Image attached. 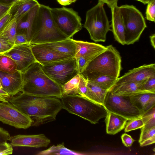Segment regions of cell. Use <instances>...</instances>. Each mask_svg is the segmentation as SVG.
<instances>
[{
	"label": "cell",
	"mask_w": 155,
	"mask_h": 155,
	"mask_svg": "<svg viewBox=\"0 0 155 155\" xmlns=\"http://www.w3.org/2000/svg\"><path fill=\"white\" fill-rule=\"evenodd\" d=\"M17 71L16 63L11 58L5 55H0V71L13 73Z\"/></svg>",
	"instance_id": "obj_29"
},
{
	"label": "cell",
	"mask_w": 155,
	"mask_h": 155,
	"mask_svg": "<svg viewBox=\"0 0 155 155\" xmlns=\"http://www.w3.org/2000/svg\"><path fill=\"white\" fill-rule=\"evenodd\" d=\"M125 127L124 131L129 132L137 129H140L144 125L141 117L128 120Z\"/></svg>",
	"instance_id": "obj_33"
},
{
	"label": "cell",
	"mask_w": 155,
	"mask_h": 155,
	"mask_svg": "<svg viewBox=\"0 0 155 155\" xmlns=\"http://www.w3.org/2000/svg\"><path fill=\"white\" fill-rule=\"evenodd\" d=\"M16 20L11 19L0 34V37L4 38L10 43L15 45L16 34Z\"/></svg>",
	"instance_id": "obj_28"
},
{
	"label": "cell",
	"mask_w": 155,
	"mask_h": 155,
	"mask_svg": "<svg viewBox=\"0 0 155 155\" xmlns=\"http://www.w3.org/2000/svg\"><path fill=\"white\" fill-rule=\"evenodd\" d=\"M155 0L149 2L146 12V18L147 20L155 22Z\"/></svg>",
	"instance_id": "obj_35"
},
{
	"label": "cell",
	"mask_w": 155,
	"mask_h": 155,
	"mask_svg": "<svg viewBox=\"0 0 155 155\" xmlns=\"http://www.w3.org/2000/svg\"><path fill=\"white\" fill-rule=\"evenodd\" d=\"M28 42L25 35L21 34H16L15 38V45H19Z\"/></svg>",
	"instance_id": "obj_39"
},
{
	"label": "cell",
	"mask_w": 155,
	"mask_h": 155,
	"mask_svg": "<svg viewBox=\"0 0 155 155\" xmlns=\"http://www.w3.org/2000/svg\"><path fill=\"white\" fill-rule=\"evenodd\" d=\"M0 82L2 89L12 97L21 92L23 85L22 73L17 71L13 73L0 71Z\"/></svg>",
	"instance_id": "obj_17"
},
{
	"label": "cell",
	"mask_w": 155,
	"mask_h": 155,
	"mask_svg": "<svg viewBox=\"0 0 155 155\" xmlns=\"http://www.w3.org/2000/svg\"><path fill=\"white\" fill-rule=\"evenodd\" d=\"M51 8L40 4L36 27L29 42L31 45L61 41L69 38L56 26Z\"/></svg>",
	"instance_id": "obj_5"
},
{
	"label": "cell",
	"mask_w": 155,
	"mask_h": 155,
	"mask_svg": "<svg viewBox=\"0 0 155 155\" xmlns=\"http://www.w3.org/2000/svg\"><path fill=\"white\" fill-rule=\"evenodd\" d=\"M141 89L146 92L155 93V76L148 78L143 85Z\"/></svg>",
	"instance_id": "obj_34"
},
{
	"label": "cell",
	"mask_w": 155,
	"mask_h": 155,
	"mask_svg": "<svg viewBox=\"0 0 155 155\" xmlns=\"http://www.w3.org/2000/svg\"><path fill=\"white\" fill-rule=\"evenodd\" d=\"M79 152L68 149L63 143L56 145H53L48 149L41 151L37 154L38 155H80Z\"/></svg>",
	"instance_id": "obj_26"
},
{
	"label": "cell",
	"mask_w": 155,
	"mask_h": 155,
	"mask_svg": "<svg viewBox=\"0 0 155 155\" xmlns=\"http://www.w3.org/2000/svg\"><path fill=\"white\" fill-rule=\"evenodd\" d=\"M141 2L144 4H146L148 3L146 0H136Z\"/></svg>",
	"instance_id": "obj_47"
},
{
	"label": "cell",
	"mask_w": 155,
	"mask_h": 155,
	"mask_svg": "<svg viewBox=\"0 0 155 155\" xmlns=\"http://www.w3.org/2000/svg\"><path fill=\"white\" fill-rule=\"evenodd\" d=\"M23 85L21 92L38 96H62L61 87L51 80L36 62L22 73Z\"/></svg>",
	"instance_id": "obj_2"
},
{
	"label": "cell",
	"mask_w": 155,
	"mask_h": 155,
	"mask_svg": "<svg viewBox=\"0 0 155 155\" xmlns=\"http://www.w3.org/2000/svg\"><path fill=\"white\" fill-rule=\"evenodd\" d=\"M17 0H0V4L7 5H12Z\"/></svg>",
	"instance_id": "obj_45"
},
{
	"label": "cell",
	"mask_w": 155,
	"mask_h": 155,
	"mask_svg": "<svg viewBox=\"0 0 155 155\" xmlns=\"http://www.w3.org/2000/svg\"><path fill=\"white\" fill-rule=\"evenodd\" d=\"M8 101L31 118L32 126H38L55 120L58 114L62 109L59 98L22 92L10 97Z\"/></svg>",
	"instance_id": "obj_1"
},
{
	"label": "cell",
	"mask_w": 155,
	"mask_h": 155,
	"mask_svg": "<svg viewBox=\"0 0 155 155\" xmlns=\"http://www.w3.org/2000/svg\"><path fill=\"white\" fill-rule=\"evenodd\" d=\"M130 97L132 104L139 110L141 117L155 107V93H142Z\"/></svg>",
	"instance_id": "obj_20"
},
{
	"label": "cell",
	"mask_w": 155,
	"mask_h": 155,
	"mask_svg": "<svg viewBox=\"0 0 155 155\" xmlns=\"http://www.w3.org/2000/svg\"><path fill=\"white\" fill-rule=\"evenodd\" d=\"M41 66L46 75L61 87L79 74L75 57Z\"/></svg>",
	"instance_id": "obj_9"
},
{
	"label": "cell",
	"mask_w": 155,
	"mask_h": 155,
	"mask_svg": "<svg viewBox=\"0 0 155 155\" xmlns=\"http://www.w3.org/2000/svg\"><path fill=\"white\" fill-rule=\"evenodd\" d=\"M39 4L37 0H16L12 5L8 12L11 19L17 21L36 5Z\"/></svg>",
	"instance_id": "obj_23"
},
{
	"label": "cell",
	"mask_w": 155,
	"mask_h": 155,
	"mask_svg": "<svg viewBox=\"0 0 155 155\" xmlns=\"http://www.w3.org/2000/svg\"><path fill=\"white\" fill-rule=\"evenodd\" d=\"M11 15L8 13L0 20V34L11 20Z\"/></svg>",
	"instance_id": "obj_40"
},
{
	"label": "cell",
	"mask_w": 155,
	"mask_h": 155,
	"mask_svg": "<svg viewBox=\"0 0 155 155\" xmlns=\"http://www.w3.org/2000/svg\"><path fill=\"white\" fill-rule=\"evenodd\" d=\"M121 137L123 144L127 147L131 146L135 141L130 136L126 133L122 134Z\"/></svg>",
	"instance_id": "obj_37"
},
{
	"label": "cell",
	"mask_w": 155,
	"mask_h": 155,
	"mask_svg": "<svg viewBox=\"0 0 155 155\" xmlns=\"http://www.w3.org/2000/svg\"><path fill=\"white\" fill-rule=\"evenodd\" d=\"M76 45L75 58L80 57L93 59L104 51L107 46L93 42L74 40Z\"/></svg>",
	"instance_id": "obj_18"
},
{
	"label": "cell",
	"mask_w": 155,
	"mask_h": 155,
	"mask_svg": "<svg viewBox=\"0 0 155 155\" xmlns=\"http://www.w3.org/2000/svg\"><path fill=\"white\" fill-rule=\"evenodd\" d=\"M154 76L155 64H145L130 70L123 75L119 77L113 87L125 83L145 80Z\"/></svg>",
	"instance_id": "obj_13"
},
{
	"label": "cell",
	"mask_w": 155,
	"mask_h": 155,
	"mask_svg": "<svg viewBox=\"0 0 155 155\" xmlns=\"http://www.w3.org/2000/svg\"><path fill=\"white\" fill-rule=\"evenodd\" d=\"M61 5L67 6L75 2L77 0H56Z\"/></svg>",
	"instance_id": "obj_44"
},
{
	"label": "cell",
	"mask_w": 155,
	"mask_h": 155,
	"mask_svg": "<svg viewBox=\"0 0 155 155\" xmlns=\"http://www.w3.org/2000/svg\"><path fill=\"white\" fill-rule=\"evenodd\" d=\"M104 106L107 111L119 115L128 120L141 117L139 110L132 104L129 96L113 95L108 91Z\"/></svg>",
	"instance_id": "obj_10"
},
{
	"label": "cell",
	"mask_w": 155,
	"mask_h": 155,
	"mask_svg": "<svg viewBox=\"0 0 155 155\" xmlns=\"http://www.w3.org/2000/svg\"><path fill=\"white\" fill-rule=\"evenodd\" d=\"M10 137L9 132L0 127V144L9 140Z\"/></svg>",
	"instance_id": "obj_38"
},
{
	"label": "cell",
	"mask_w": 155,
	"mask_h": 155,
	"mask_svg": "<svg viewBox=\"0 0 155 155\" xmlns=\"http://www.w3.org/2000/svg\"><path fill=\"white\" fill-rule=\"evenodd\" d=\"M40 4L34 6L16 21V34L25 35L29 43L36 26Z\"/></svg>",
	"instance_id": "obj_14"
},
{
	"label": "cell",
	"mask_w": 155,
	"mask_h": 155,
	"mask_svg": "<svg viewBox=\"0 0 155 155\" xmlns=\"http://www.w3.org/2000/svg\"><path fill=\"white\" fill-rule=\"evenodd\" d=\"M17 0L21 1V0Z\"/></svg>",
	"instance_id": "obj_50"
},
{
	"label": "cell",
	"mask_w": 155,
	"mask_h": 155,
	"mask_svg": "<svg viewBox=\"0 0 155 155\" xmlns=\"http://www.w3.org/2000/svg\"><path fill=\"white\" fill-rule=\"evenodd\" d=\"M62 108L92 124L99 123L105 117L107 111L104 107L79 94L62 96L60 98Z\"/></svg>",
	"instance_id": "obj_4"
},
{
	"label": "cell",
	"mask_w": 155,
	"mask_h": 155,
	"mask_svg": "<svg viewBox=\"0 0 155 155\" xmlns=\"http://www.w3.org/2000/svg\"><path fill=\"white\" fill-rule=\"evenodd\" d=\"M87 85L88 91L85 97L96 103L104 106L108 91L87 80Z\"/></svg>",
	"instance_id": "obj_25"
},
{
	"label": "cell",
	"mask_w": 155,
	"mask_h": 155,
	"mask_svg": "<svg viewBox=\"0 0 155 155\" xmlns=\"http://www.w3.org/2000/svg\"><path fill=\"white\" fill-rule=\"evenodd\" d=\"M121 61L119 51L110 45L92 59L80 74L88 80L102 75L117 78L122 69Z\"/></svg>",
	"instance_id": "obj_3"
},
{
	"label": "cell",
	"mask_w": 155,
	"mask_h": 155,
	"mask_svg": "<svg viewBox=\"0 0 155 155\" xmlns=\"http://www.w3.org/2000/svg\"><path fill=\"white\" fill-rule=\"evenodd\" d=\"M51 11L57 28L68 38L72 37L82 29L81 18L72 8L63 7L51 8Z\"/></svg>",
	"instance_id": "obj_8"
},
{
	"label": "cell",
	"mask_w": 155,
	"mask_h": 155,
	"mask_svg": "<svg viewBox=\"0 0 155 155\" xmlns=\"http://www.w3.org/2000/svg\"><path fill=\"white\" fill-rule=\"evenodd\" d=\"M12 147H29L36 148L47 147L50 140L43 134L18 135L11 137L9 140Z\"/></svg>",
	"instance_id": "obj_16"
},
{
	"label": "cell",
	"mask_w": 155,
	"mask_h": 155,
	"mask_svg": "<svg viewBox=\"0 0 155 155\" xmlns=\"http://www.w3.org/2000/svg\"><path fill=\"white\" fill-rule=\"evenodd\" d=\"M119 8L125 28V45L133 44L147 27L145 21L141 12L133 5H122Z\"/></svg>",
	"instance_id": "obj_7"
},
{
	"label": "cell",
	"mask_w": 155,
	"mask_h": 155,
	"mask_svg": "<svg viewBox=\"0 0 155 155\" xmlns=\"http://www.w3.org/2000/svg\"><path fill=\"white\" fill-rule=\"evenodd\" d=\"M105 120L106 133L114 135L124 128L128 120L125 118L107 111Z\"/></svg>",
	"instance_id": "obj_22"
},
{
	"label": "cell",
	"mask_w": 155,
	"mask_h": 155,
	"mask_svg": "<svg viewBox=\"0 0 155 155\" xmlns=\"http://www.w3.org/2000/svg\"><path fill=\"white\" fill-rule=\"evenodd\" d=\"M146 80L125 83L114 86L109 91L113 95L129 97L140 93H148L141 89L143 85Z\"/></svg>",
	"instance_id": "obj_21"
},
{
	"label": "cell",
	"mask_w": 155,
	"mask_h": 155,
	"mask_svg": "<svg viewBox=\"0 0 155 155\" xmlns=\"http://www.w3.org/2000/svg\"><path fill=\"white\" fill-rule=\"evenodd\" d=\"M0 88L2 89V87L0 82Z\"/></svg>",
	"instance_id": "obj_48"
},
{
	"label": "cell",
	"mask_w": 155,
	"mask_h": 155,
	"mask_svg": "<svg viewBox=\"0 0 155 155\" xmlns=\"http://www.w3.org/2000/svg\"><path fill=\"white\" fill-rule=\"evenodd\" d=\"M59 53L75 57L76 46L74 39L71 38L63 40L42 44Z\"/></svg>",
	"instance_id": "obj_24"
},
{
	"label": "cell",
	"mask_w": 155,
	"mask_h": 155,
	"mask_svg": "<svg viewBox=\"0 0 155 155\" xmlns=\"http://www.w3.org/2000/svg\"><path fill=\"white\" fill-rule=\"evenodd\" d=\"M110 8L112 13L111 31L113 33L115 40L124 45H125V28L119 7L117 5Z\"/></svg>",
	"instance_id": "obj_19"
},
{
	"label": "cell",
	"mask_w": 155,
	"mask_h": 155,
	"mask_svg": "<svg viewBox=\"0 0 155 155\" xmlns=\"http://www.w3.org/2000/svg\"><path fill=\"white\" fill-rule=\"evenodd\" d=\"M14 45L4 38L0 37V55L10 50Z\"/></svg>",
	"instance_id": "obj_36"
},
{
	"label": "cell",
	"mask_w": 155,
	"mask_h": 155,
	"mask_svg": "<svg viewBox=\"0 0 155 155\" xmlns=\"http://www.w3.org/2000/svg\"><path fill=\"white\" fill-rule=\"evenodd\" d=\"M151 45L154 49H155V34H154L150 37Z\"/></svg>",
	"instance_id": "obj_46"
},
{
	"label": "cell",
	"mask_w": 155,
	"mask_h": 155,
	"mask_svg": "<svg viewBox=\"0 0 155 155\" xmlns=\"http://www.w3.org/2000/svg\"><path fill=\"white\" fill-rule=\"evenodd\" d=\"M80 74H78L61 87L62 96L71 94H78V87Z\"/></svg>",
	"instance_id": "obj_27"
},
{
	"label": "cell",
	"mask_w": 155,
	"mask_h": 155,
	"mask_svg": "<svg viewBox=\"0 0 155 155\" xmlns=\"http://www.w3.org/2000/svg\"><path fill=\"white\" fill-rule=\"evenodd\" d=\"M104 5L98 2L86 14L84 27L88 32L91 39L95 42H105L107 33L111 30Z\"/></svg>",
	"instance_id": "obj_6"
},
{
	"label": "cell",
	"mask_w": 155,
	"mask_h": 155,
	"mask_svg": "<svg viewBox=\"0 0 155 155\" xmlns=\"http://www.w3.org/2000/svg\"><path fill=\"white\" fill-rule=\"evenodd\" d=\"M2 54L11 58L16 63L17 71L21 73L37 62L29 42L15 45L10 50Z\"/></svg>",
	"instance_id": "obj_12"
},
{
	"label": "cell",
	"mask_w": 155,
	"mask_h": 155,
	"mask_svg": "<svg viewBox=\"0 0 155 155\" xmlns=\"http://www.w3.org/2000/svg\"><path fill=\"white\" fill-rule=\"evenodd\" d=\"M11 5L0 4V20L8 13Z\"/></svg>",
	"instance_id": "obj_41"
},
{
	"label": "cell",
	"mask_w": 155,
	"mask_h": 155,
	"mask_svg": "<svg viewBox=\"0 0 155 155\" xmlns=\"http://www.w3.org/2000/svg\"><path fill=\"white\" fill-rule=\"evenodd\" d=\"M147 2H150V1H152L153 0H146Z\"/></svg>",
	"instance_id": "obj_49"
},
{
	"label": "cell",
	"mask_w": 155,
	"mask_h": 155,
	"mask_svg": "<svg viewBox=\"0 0 155 155\" xmlns=\"http://www.w3.org/2000/svg\"><path fill=\"white\" fill-rule=\"evenodd\" d=\"M10 96L3 90L0 88V101L4 102L8 101V100Z\"/></svg>",
	"instance_id": "obj_42"
},
{
	"label": "cell",
	"mask_w": 155,
	"mask_h": 155,
	"mask_svg": "<svg viewBox=\"0 0 155 155\" xmlns=\"http://www.w3.org/2000/svg\"><path fill=\"white\" fill-rule=\"evenodd\" d=\"M117 79L110 76L102 75L88 80L109 91L113 86Z\"/></svg>",
	"instance_id": "obj_30"
},
{
	"label": "cell",
	"mask_w": 155,
	"mask_h": 155,
	"mask_svg": "<svg viewBox=\"0 0 155 155\" xmlns=\"http://www.w3.org/2000/svg\"><path fill=\"white\" fill-rule=\"evenodd\" d=\"M0 121L18 129H26L32 120L9 101L0 102Z\"/></svg>",
	"instance_id": "obj_11"
},
{
	"label": "cell",
	"mask_w": 155,
	"mask_h": 155,
	"mask_svg": "<svg viewBox=\"0 0 155 155\" xmlns=\"http://www.w3.org/2000/svg\"><path fill=\"white\" fill-rule=\"evenodd\" d=\"M144 126L141 129V131L146 130L155 127V107L141 117Z\"/></svg>",
	"instance_id": "obj_32"
},
{
	"label": "cell",
	"mask_w": 155,
	"mask_h": 155,
	"mask_svg": "<svg viewBox=\"0 0 155 155\" xmlns=\"http://www.w3.org/2000/svg\"><path fill=\"white\" fill-rule=\"evenodd\" d=\"M118 0H98V2L104 4H106L110 8L117 5Z\"/></svg>",
	"instance_id": "obj_43"
},
{
	"label": "cell",
	"mask_w": 155,
	"mask_h": 155,
	"mask_svg": "<svg viewBox=\"0 0 155 155\" xmlns=\"http://www.w3.org/2000/svg\"><path fill=\"white\" fill-rule=\"evenodd\" d=\"M31 48L36 61L41 65L74 57L56 51L42 44L31 45Z\"/></svg>",
	"instance_id": "obj_15"
},
{
	"label": "cell",
	"mask_w": 155,
	"mask_h": 155,
	"mask_svg": "<svg viewBox=\"0 0 155 155\" xmlns=\"http://www.w3.org/2000/svg\"><path fill=\"white\" fill-rule=\"evenodd\" d=\"M139 142L141 147H144L155 142V127L141 131Z\"/></svg>",
	"instance_id": "obj_31"
}]
</instances>
